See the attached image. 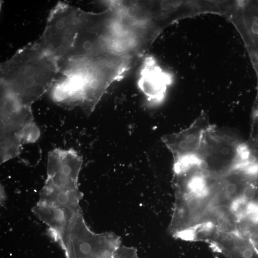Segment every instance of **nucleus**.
<instances>
[{
    "mask_svg": "<svg viewBox=\"0 0 258 258\" xmlns=\"http://www.w3.org/2000/svg\"><path fill=\"white\" fill-rule=\"evenodd\" d=\"M81 9L59 2L50 12L45 30L36 41L44 50L59 61L71 50L79 27Z\"/></svg>",
    "mask_w": 258,
    "mask_h": 258,
    "instance_id": "obj_4",
    "label": "nucleus"
},
{
    "mask_svg": "<svg viewBox=\"0 0 258 258\" xmlns=\"http://www.w3.org/2000/svg\"><path fill=\"white\" fill-rule=\"evenodd\" d=\"M64 78L57 83L52 98L59 104L79 106L90 115L109 86L124 77L122 62L108 54H99L59 64Z\"/></svg>",
    "mask_w": 258,
    "mask_h": 258,
    "instance_id": "obj_1",
    "label": "nucleus"
},
{
    "mask_svg": "<svg viewBox=\"0 0 258 258\" xmlns=\"http://www.w3.org/2000/svg\"><path fill=\"white\" fill-rule=\"evenodd\" d=\"M59 73L57 60L36 41L1 64V89L24 105L32 107L53 86Z\"/></svg>",
    "mask_w": 258,
    "mask_h": 258,
    "instance_id": "obj_2",
    "label": "nucleus"
},
{
    "mask_svg": "<svg viewBox=\"0 0 258 258\" xmlns=\"http://www.w3.org/2000/svg\"><path fill=\"white\" fill-rule=\"evenodd\" d=\"M171 82V76L163 71L154 57L147 56L145 58L138 85L149 102L153 104L162 102L167 86Z\"/></svg>",
    "mask_w": 258,
    "mask_h": 258,
    "instance_id": "obj_6",
    "label": "nucleus"
},
{
    "mask_svg": "<svg viewBox=\"0 0 258 258\" xmlns=\"http://www.w3.org/2000/svg\"><path fill=\"white\" fill-rule=\"evenodd\" d=\"M114 258H139L135 250L133 249L122 248L119 249Z\"/></svg>",
    "mask_w": 258,
    "mask_h": 258,
    "instance_id": "obj_8",
    "label": "nucleus"
},
{
    "mask_svg": "<svg viewBox=\"0 0 258 258\" xmlns=\"http://www.w3.org/2000/svg\"><path fill=\"white\" fill-rule=\"evenodd\" d=\"M228 258H258V252L251 242L241 240L226 247L221 250Z\"/></svg>",
    "mask_w": 258,
    "mask_h": 258,
    "instance_id": "obj_7",
    "label": "nucleus"
},
{
    "mask_svg": "<svg viewBox=\"0 0 258 258\" xmlns=\"http://www.w3.org/2000/svg\"><path fill=\"white\" fill-rule=\"evenodd\" d=\"M211 125L206 113H202L189 127L180 132L164 135L162 141L171 152L174 160L179 159L197 150L204 132Z\"/></svg>",
    "mask_w": 258,
    "mask_h": 258,
    "instance_id": "obj_5",
    "label": "nucleus"
},
{
    "mask_svg": "<svg viewBox=\"0 0 258 258\" xmlns=\"http://www.w3.org/2000/svg\"><path fill=\"white\" fill-rule=\"evenodd\" d=\"M252 30L254 34H258V24H253L252 27Z\"/></svg>",
    "mask_w": 258,
    "mask_h": 258,
    "instance_id": "obj_9",
    "label": "nucleus"
},
{
    "mask_svg": "<svg viewBox=\"0 0 258 258\" xmlns=\"http://www.w3.org/2000/svg\"><path fill=\"white\" fill-rule=\"evenodd\" d=\"M40 135L32 108L1 89V163L18 156L23 144L36 142Z\"/></svg>",
    "mask_w": 258,
    "mask_h": 258,
    "instance_id": "obj_3",
    "label": "nucleus"
}]
</instances>
